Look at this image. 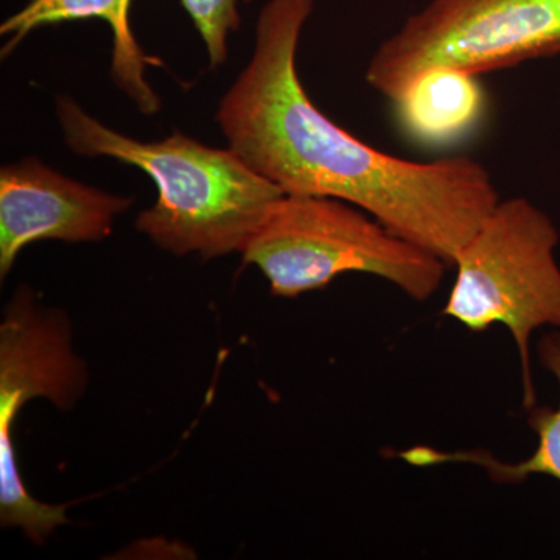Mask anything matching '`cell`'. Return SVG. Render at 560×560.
I'll return each mask as SVG.
<instances>
[{"instance_id":"9c48e42d","label":"cell","mask_w":560,"mask_h":560,"mask_svg":"<svg viewBox=\"0 0 560 560\" xmlns=\"http://www.w3.org/2000/svg\"><path fill=\"white\" fill-rule=\"evenodd\" d=\"M478 77L452 66L422 70L393 102L401 130L430 147L466 138L485 116L486 94Z\"/></svg>"},{"instance_id":"7a4b0ae2","label":"cell","mask_w":560,"mask_h":560,"mask_svg":"<svg viewBox=\"0 0 560 560\" xmlns=\"http://www.w3.org/2000/svg\"><path fill=\"white\" fill-rule=\"evenodd\" d=\"M57 117L73 153L113 158L154 180L158 200L139 213L136 226L175 256L242 253L268 209L285 195L234 150L213 149L183 132L140 142L101 124L68 95L57 98Z\"/></svg>"},{"instance_id":"30bf717a","label":"cell","mask_w":560,"mask_h":560,"mask_svg":"<svg viewBox=\"0 0 560 560\" xmlns=\"http://www.w3.org/2000/svg\"><path fill=\"white\" fill-rule=\"evenodd\" d=\"M537 353L541 366L558 382L560 390V330L552 329L540 338ZM530 429L537 434V447L529 458L518 463H503L488 452H441L418 445L400 453V458L411 466L431 467L442 464H471L488 471L497 482H521L530 475H547L560 481V399L558 407H533L528 419Z\"/></svg>"},{"instance_id":"ba28073f","label":"cell","mask_w":560,"mask_h":560,"mask_svg":"<svg viewBox=\"0 0 560 560\" xmlns=\"http://www.w3.org/2000/svg\"><path fill=\"white\" fill-rule=\"evenodd\" d=\"M132 0H28L24 9L0 25V35L7 36L2 57L40 27L65 22L102 20L113 32V66L110 75L121 92L128 95L140 113L154 116L160 113L161 98L147 81L150 66H164L160 58L145 54L131 27Z\"/></svg>"},{"instance_id":"8992f818","label":"cell","mask_w":560,"mask_h":560,"mask_svg":"<svg viewBox=\"0 0 560 560\" xmlns=\"http://www.w3.org/2000/svg\"><path fill=\"white\" fill-rule=\"evenodd\" d=\"M88 372L73 352L69 319L40 307L31 290H21L3 312L0 326V522L44 544L68 525V504L40 503L28 493L13 447L14 419L24 405L46 397L69 410L86 388Z\"/></svg>"},{"instance_id":"6da1fadb","label":"cell","mask_w":560,"mask_h":560,"mask_svg":"<svg viewBox=\"0 0 560 560\" xmlns=\"http://www.w3.org/2000/svg\"><path fill=\"white\" fill-rule=\"evenodd\" d=\"M313 5L270 0L261 9L253 57L217 110L230 149L285 194L350 202L453 267L500 202L492 176L467 156L401 160L316 108L296 68Z\"/></svg>"},{"instance_id":"8fae6325","label":"cell","mask_w":560,"mask_h":560,"mask_svg":"<svg viewBox=\"0 0 560 560\" xmlns=\"http://www.w3.org/2000/svg\"><path fill=\"white\" fill-rule=\"evenodd\" d=\"M241 2L249 3L250 0H180V5L205 40L212 68H219L226 61L228 39L241 27Z\"/></svg>"},{"instance_id":"3957f363","label":"cell","mask_w":560,"mask_h":560,"mask_svg":"<svg viewBox=\"0 0 560 560\" xmlns=\"http://www.w3.org/2000/svg\"><path fill=\"white\" fill-rule=\"evenodd\" d=\"M271 293L296 298L348 272L388 280L415 301L440 290L448 265L338 198L285 194L268 209L242 250Z\"/></svg>"},{"instance_id":"52a82bcc","label":"cell","mask_w":560,"mask_h":560,"mask_svg":"<svg viewBox=\"0 0 560 560\" xmlns=\"http://www.w3.org/2000/svg\"><path fill=\"white\" fill-rule=\"evenodd\" d=\"M132 205L55 172L36 158L0 171V276L13 268L21 250L40 241L101 242L114 219Z\"/></svg>"},{"instance_id":"277c9868","label":"cell","mask_w":560,"mask_h":560,"mask_svg":"<svg viewBox=\"0 0 560 560\" xmlns=\"http://www.w3.org/2000/svg\"><path fill=\"white\" fill-rule=\"evenodd\" d=\"M560 234L550 215L525 198L501 201L456 256V279L444 313L466 329L500 324L521 360L523 407H536L530 337L560 330Z\"/></svg>"},{"instance_id":"5b68a950","label":"cell","mask_w":560,"mask_h":560,"mask_svg":"<svg viewBox=\"0 0 560 560\" xmlns=\"http://www.w3.org/2000/svg\"><path fill=\"white\" fill-rule=\"evenodd\" d=\"M560 54V0H433L383 40L366 81L390 102L433 66L482 75Z\"/></svg>"}]
</instances>
